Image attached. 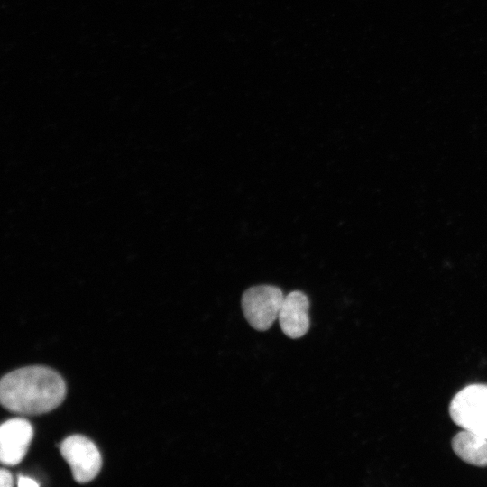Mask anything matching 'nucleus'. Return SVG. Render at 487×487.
<instances>
[{"instance_id":"7","label":"nucleus","mask_w":487,"mask_h":487,"mask_svg":"<svg viewBox=\"0 0 487 487\" xmlns=\"http://www.w3.org/2000/svg\"><path fill=\"white\" fill-rule=\"evenodd\" d=\"M454 452L472 465L487 466V438L472 431L463 430L452 439Z\"/></svg>"},{"instance_id":"3","label":"nucleus","mask_w":487,"mask_h":487,"mask_svg":"<svg viewBox=\"0 0 487 487\" xmlns=\"http://www.w3.org/2000/svg\"><path fill=\"white\" fill-rule=\"evenodd\" d=\"M282 290L272 285H257L246 289L242 296L244 317L256 330L269 329L278 318L284 299Z\"/></svg>"},{"instance_id":"5","label":"nucleus","mask_w":487,"mask_h":487,"mask_svg":"<svg viewBox=\"0 0 487 487\" xmlns=\"http://www.w3.org/2000/svg\"><path fill=\"white\" fill-rule=\"evenodd\" d=\"M33 436L31 423L21 418L5 421L0 427V461L16 465L25 456Z\"/></svg>"},{"instance_id":"4","label":"nucleus","mask_w":487,"mask_h":487,"mask_svg":"<svg viewBox=\"0 0 487 487\" xmlns=\"http://www.w3.org/2000/svg\"><path fill=\"white\" fill-rule=\"evenodd\" d=\"M60 453L77 482L85 483L99 473L102 459L96 446L82 435H72L60 444Z\"/></svg>"},{"instance_id":"8","label":"nucleus","mask_w":487,"mask_h":487,"mask_svg":"<svg viewBox=\"0 0 487 487\" xmlns=\"http://www.w3.org/2000/svg\"><path fill=\"white\" fill-rule=\"evenodd\" d=\"M13 484H14V482H13V476L11 475V473L5 469H1V471H0V486L1 487H11V486H13Z\"/></svg>"},{"instance_id":"2","label":"nucleus","mask_w":487,"mask_h":487,"mask_svg":"<svg viewBox=\"0 0 487 487\" xmlns=\"http://www.w3.org/2000/svg\"><path fill=\"white\" fill-rule=\"evenodd\" d=\"M449 414L463 429L487 438V385L471 384L458 391L450 402Z\"/></svg>"},{"instance_id":"1","label":"nucleus","mask_w":487,"mask_h":487,"mask_svg":"<svg viewBox=\"0 0 487 487\" xmlns=\"http://www.w3.org/2000/svg\"><path fill=\"white\" fill-rule=\"evenodd\" d=\"M66 396V384L54 370L28 366L5 374L0 381V400L8 410L39 415L57 408Z\"/></svg>"},{"instance_id":"6","label":"nucleus","mask_w":487,"mask_h":487,"mask_svg":"<svg viewBox=\"0 0 487 487\" xmlns=\"http://www.w3.org/2000/svg\"><path fill=\"white\" fill-rule=\"evenodd\" d=\"M308 296L293 290L284 297L278 319L282 332L289 338L302 337L309 329Z\"/></svg>"},{"instance_id":"9","label":"nucleus","mask_w":487,"mask_h":487,"mask_svg":"<svg viewBox=\"0 0 487 487\" xmlns=\"http://www.w3.org/2000/svg\"><path fill=\"white\" fill-rule=\"evenodd\" d=\"M18 486L20 487H31V486H39V483L34 480L25 477L23 475L18 476Z\"/></svg>"}]
</instances>
